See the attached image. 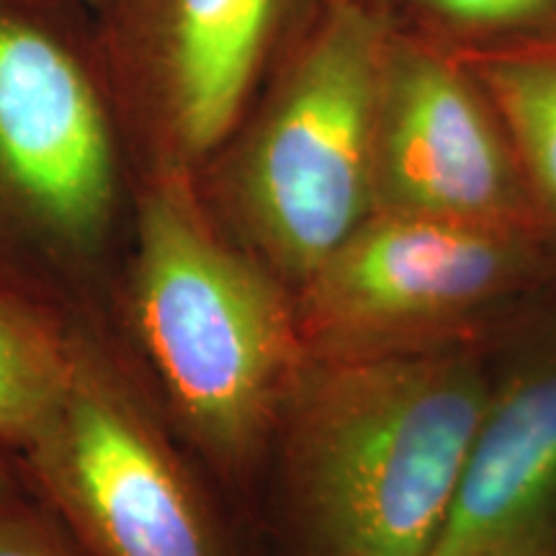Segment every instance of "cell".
Here are the masks:
<instances>
[{
	"mask_svg": "<svg viewBox=\"0 0 556 556\" xmlns=\"http://www.w3.org/2000/svg\"><path fill=\"white\" fill-rule=\"evenodd\" d=\"M381 208L554 232L516 142L471 67L454 47L397 18L377 111Z\"/></svg>",
	"mask_w": 556,
	"mask_h": 556,
	"instance_id": "ba28073f",
	"label": "cell"
},
{
	"mask_svg": "<svg viewBox=\"0 0 556 556\" xmlns=\"http://www.w3.org/2000/svg\"><path fill=\"white\" fill-rule=\"evenodd\" d=\"M0 556H86L37 497L0 505Z\"/></svg>",
	"mask_w": 556,
	"mask_h": 556,
	"instance_id": "4fadbf2b",
	"label": "cell"
},
{
	"mask_svg": "<svg viewBox=\"0 0 556 556\" xmlns=\"http://www.w3.org/2000/svg\"><path fill=\"white\" fill-rule=\"evenodd\" d=\"M492 384L471 345L309 361L274 451L309 556H428Z\"/></svg>",
	"mask_w": 556,
	"mask_h": 556,
	"instance_id": "3957f363",
	"label": "cell"
},
{
	"mask_svg": "<svg viewBox=\"0 0 556 556\" xmlns=\"http://www.w3.org/2000/svg\"><path fill=\"white\" fill-rule=\"evenodd\" d=\"M392 24L387 0L332 3L193 173L222 229L291 291L377 212V111Z\"/></svg>",
	"mask_w": 556,
	"mask_h": 556,
	"instance_id": "277c9868",
	"label": "cell"
},
{
	"mask_svg": "<svg viewBox=\"0 0 556 556\" xmlns=\"http://www.w3.org/2000/svg\"><path fill=\"white\" fill-rule=\"evenodd\" d=\"M338 0H111L96 41L139 176L197 173L283 52Z\"/></svg>",
	"mask_w": 556,
	"mask_h": 556,
	"instance_id": "52a82bcc",
	"label": "cell"
},
{
	"mask_svg": "<svg viewBox=\"0 0 556 556\" xmlns=\"http://www.w3.org/2000/svg\"><path fill=\"white\" fill-rule=\"evenodd\" d=\"M137 189L93 13L0 0V294L60 323L111 315Z\"/></svg>",
	"mask_w": 556,
	"mask_h": 556,
	"instance_id": "7a4b0ae2",
	"label": "cell"
},
{
	"mask_svg": "<svg viewBox=\"0 0 556 556\" xmlns=\"http://www.w3.org/2000/svg\"><path fill=\"white\" fill-rule=\"evenodd\" d=\"M70 323L0 294V446L18 456L65 379Z\"/></svg>",
	"mask_w": 556,
	"mask_h": 556,
	"instance_id": "8fae6325",
	"label": "cell"
},
{
	"mask_svg": "<svg viewBox=\"0 0 556 556\" xmlns=\"http://www.w3.org/2000/svg\"><path fill=\"white\" fill-rule=\"evenodd\" d=\"M34 497L29 484H26L24 469H21L18 456L0 446V505L21 503V500Z\"/></svg>",
	"mask_w": 556,
	"mask_h": 556,
	"instance_id": "5bb4252c",
	"label": "cell"
},
{
	"mask_svg": "<svg viewBox=\"0 0 556 556\" xmlns=\"http://www.w3.org/2000/svg\"><path fill=\"white\" fill-rule=\"evenodd\" d=\"M111 323L201 469L253 482L309 356L294 291L222 229L193 173L139 176Z\"/></svg>",
	"mask_w": 556,
	"mask_h": 556,
	"instance_id": "6da1fadb",
	"label": "cell"
},
{
	"mask_svg": "<svg viewBox=\"0 0 556 556\" xmlns=\"http://www.w3.org/2000/svg\"><path fill=\"white\" fill-rule=\"evenodd\" d=\"M428 556H556V353L495 379Z\"/></svg>",
	"mask_w": 556,
	"mask_h": 556,
	"instance_id": "9c48e42d",
	"label": "cell"
},
{
	"mask_svg": "<svg viewBox=\"0 0 556 556\" xmlns=\"http://www.w3.org/2000/svg\"><path fill=\"white\" fill-rule=\"evenodd\" d=\"M548 229L374 212L294 291L309 361L467 348L552 266Z\"/></svg>",
	"mask_w": 556,
	"mask_h": 556,
	"instance_id": "8992f818",
	"label": "cell"
},
{
	"mask_svg": "<svg viewBox=\"0 0 556 556\" xmlns=\"http://www.w3.org/2000/svg\"><path fill=\"white\" fill-rule=\"evenodd\" d=\"M456 52L503 116L541 212L556 232V13L518 37Z\"/></svg>",
	"mask_w": 556,
	"mask_h": 556,
	"instance_id": "30bf717a",
	"label": "cell"
},
{
	"mask_svg": "<svg viewBox=\"0 0 556 556\" xmlns=\"http://www.w3.org/2000/svg\"><path fill=\"white\" fill-rule=\"evenodd\" d=\"M18 464L86 556H238L111 315L70 323L65 379Z\"/></svg>",
	"mask_w": 556,
	"mask_h": 556,
	"instance_id": "5b68a950",
	"label": "cell"
},
{
	"mask_svg": "<svg viewBox=\"0 0 556 556\" xmlns=\"http://www.w3.org/2000/svg\"><path fill=\"white\" fill-rule=\"evenodd\" d=\"M67 3L80 5V9H86L88 13H99L103 5L111 3V0H67Z\"/></svg>",
	"mask_w": 556,
	"mask_h": 556,
	"instance_id": "9a60e30c",
	"label": "cell"
},
{
	"mask_svg": "<svg viewBox=\"0 0 556 556\" xmlns=\"http://www.w3.org/2000/svg\"><path fill=\"white\" fill-rule=\"evenodd\" d=\"M387 5L400 24L456 50L518 37L556 13V0H387Z\"/></svg>",
	"mask_w": 556,
	"mask_h": 556,
	"instance_id": "7c38bea8",
	"label": "cell"
}]
</instances>
